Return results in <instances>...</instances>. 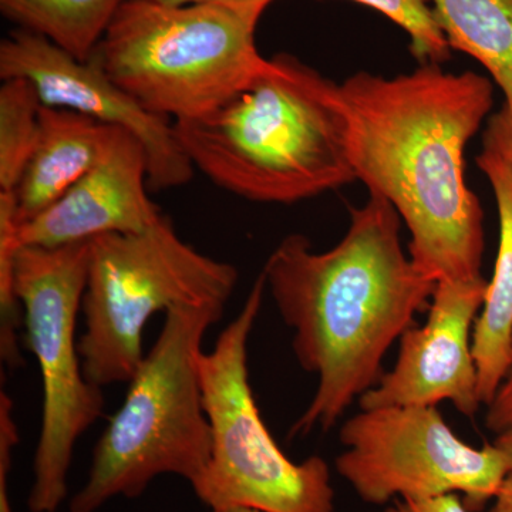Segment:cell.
Returning a JSON list of instances; mask_svg holds the SVG:
<instances>
[{
  "instance_id": "6da1fadb",
  "label": "cell",
  "mask_w": 512,
  "mask_h": 512,
  "mask_svg": "<svg viewBox=\"0 0 512 512\" xmlns=\"http://www.w3.org/2000/svg\"><path fill=\"white\" fill-rule=\"evenodd\" d=\"M350 163L409 228V256L434 282L481 276L484 214L464 151L493 109V84L423 63L409 74L359 72L339 84Z\"/></svg>"
},
{
  "instance_id": "7a4b0ae2",
  "label": "cell",
  "mask_w": 512,
  "mask_h": 512,
  "mask_svg": "<svg viewBox=\"0 0 512 512\" xmlns=\"http://www.w3.org/2000/svg\"><path fill=\"white\" fill-rule=\"evenodd\" d=\"M400 228L393 205L369 192L362 207L350 208L335 247L315 252L308 238L292 234L266 259L265 285L293 330L299 366L318 376L289 439L332 429L376 386L384 356L431 301L436 282L404 254Z\"/></svg>"
},
{
  "instance_id": "3957f363",
  "label": "cell",
  "mask_w": 512,
  "mask_h": 512,
  "mask_svg": "<svg viewBox=\"0 0 512 512\" xmlns=\"http://www.w3.org/2000/svg\"><path fill=\"white\" fill-rule=\"evenodd\" d=\"M174 127L192 165L245 200L293 204L356 181L339 84L295 56L265 59L217 109Z\"/></svg>"
},
{
  "instance_id": "277c9868",
  "label": "cell",
  "mask_w": 512,
  "mask_h": 512,
  "mask_svg": "<svg viewBox=\"0 0 512 512\" xmlns=\"http://www.w3.org/2000/svg\"><path fill=\"white\" fill-rule=\"evenodd\" d=\"M218 302L174 306L157 342L128 382L124 402L93 451L86 483L70 512H97L114 498H137L157 477L191 487L210 463V420L202 403V339L224 315Z\"/></svg>"
},
{
  "instance_id": "5b68a950",
  "label": "cell",
  "mask_w": 512,
  "mask_h": 512,
  "mask_svg": "<svg viewBox=\"0 0 512 512\" xmlns=\"http://www.w3.org/2000/svg\"><path fill=\"white\" fill-rule=\"evenodd\" d=\"M261 16L214 3L126 0L92 59L147 110L197 119L261 69L266 57L255 43Z\"/></svg>"
},
{
  "instance_id": "8992f818",
  "label": "cell",
  "mask_w": 512,
  "mask_h": 512,
  "mask_svg": "<svg viewBox=\"0 0 512 512\" xmlns=\"http://www.w3.org/2000/svg\"><path fill=\"white\" fill-rule=\"evenodd\" d=\"M237 282L234 265L192 248L165 215L144 231L90 239L79 339L84 376L100 389L130 382L146 356L148 320L174 306L227 305Z\"/></svg>"
},
{
  "instance_id": "52a82bcc",
  "label": "cell",
  "mask_w": 512,
  "mask_h": 512,
  "mask_svg": "<svg viewBox=\"0 0 512 512\" xmlns=\"http://www.w3.org/2000/svg\"><path fill=\"white\" fill-rule=\"evenodd\" d=\"M266 285L256 278L237 318L222 330L211 352L198 359L202 403L210 420V463L192 485L211 511L335 512L328 463L311 456L295 463L272 437L249 383L248 340Z\"/></svg>"
},
{
  "instance_id": "ba28073f",
  "label": "cell",
  "mask_w": 512,
  "mask_h": 512,
  "mask_svg": "<svg viewBox=\"0 0 512 512\" xmlns=\"http://www.w3.org/2000/svg\"><path fill=\"white\" fill-rule=\"evenodd\" d=\"M89 256L90 239L53 248L22 245L16 258V293L43 386L30 512L59 510L77 440L103 413V393L84 376L74 338Z\"/></svg>"
},
{
  "instance_id": "9c48e42d",
  "label": "cell",
  "mask_w": 512,
  "mask_h": 512,
  "mask_svg": "<svg viewBox=\"0 0 512 512\" xmlns=\"http://www.w3.org/2000/svg\"><path fill=\"white\" fill-rule=\"evenodd\" d=\"M339 439L336 471L370 505L457 494L480 510L510 474L494 444L477 448L458 439L436 406L360 409Z\"/></svg>"
},
{
  "instance_id": "30bf717a",
  "label": "cell",
  "mask_w": 512,
  "mask_h": 512,
  "mask_svg": "<svg viewBox=\"0 0 512 512\" xmlns=\"http://www.w3.org/2000/svg\"><path fill=\"white\" fill-rule=\"evenodd\" d=\"M0 77L28 80L42 106L76 111L136 137L146 151L153 190L190 183L195 167L174 124L138 103L92 57L83 62L47 37L18 28L0 43Z\"/></svg>"
},
{
  "instance_id": "8fae6325",
  "label": "cell",
  "mask_w": 512,
  "mask_h": 512,
  "mask_svg": "<svg viewBox=\"0 0 512 512\" xmlns=\"http://www.w3.org/2000/svg\"><path fill=\"white\" fill-rule=\"evenodd\" d=\"M487 284L484 278L437 282L426 323L403 333L396 365L360 397V409L450 402L473 417L483 406L473 330Z\"/></svg>"
},
{
  "instance_id": "7c38bea8",
  "label": "cell",
  "mask_w": 512,
  "mask_h": 512,
  "mask_svg": "<svg viewBox=\"0 0 512 512\" xmlns=\"http://www.w3.org/2000/svg\"><path fill=\"white\" fill-rule=\"evenodd\" d=\"M148 161L136 137L113 128L100 160L52 207L20 225V242L62 247L151 227L161 212L148 198Z\"/></svg>"
},
{
  "instance_id": "4fadbf2b",
  "label": "cell",
  "mask_w": 512,
  "mask_h": 512,
  "mask_svg": "<svg viewBox=\"0 0 512 512\" xmlns=\"http://www.w3.org/2000/svg\"><path fill=\"white\" fill-rule=\"evenodd\" d=\"M113 128L76 111L40 107L35 147L13 190L22 224L52 207L92 170Z\"/></svg>"
},
{
  "instance_id": "5bb4252c",
  "label": "cell",
  "mask_w": 512,
  "mask_h": 512,
  "mask_svg": "<svg viewBox=\"0 0 512 512\" xmlns=\"http://www.w3.org/2000/svg\"><path fill=\"white\" fill-rule=\"evenodd\" d=\"M477 165L493 187L500 218V245L494 274L473 330L478 393L483 406L493 402L511 360L512 348V173L495 154L481 151Z\"/></svg>"
},
{
  "instance_id": "9a60e30c",
  "label": "cell",
  "mask_w": 512,
  "mask_h": 512,
  "mask_svg": "<svg viewBox=\"0 0 512 512\" xmlns=\"http://www.w3.org/2000/svg\"><path fill=\"white\" fill-rule=\"evenodd\" d=\"M451 50L483 64L512 109V0H430Z\"/></svg>"
},
{
  "instance_id": "2e32d148",
  "label": "cell",
  "mask_w": 512,
  "mask_h": 512,
  "mask_svg": "<svg viewBox=\"0 0 512 512\" xmlns=\"http://www.w3.org/2000/svg\"><path fill=\"white\" fill-rule=\"evenodd\" d=\"M126 0H0L20 29L47 37L79 60H89Z\"/></svg>"
},
{
  "instance_id": "e0dca14e",
  "label": "cell",
  "mask_w": 512,
  "mask_h": 512,
  "mask_svg": "<svg viewBox=\"0 0 512 512\" xmlns=\"http://www.w3.org/2000/svg\"><path fill=\"white\" fill-rule=\"evenodd\" d=\"M42 107L35 87L25 79L3 80L0 87V191H13L33 147Z\"/></svg>"
},
{
  "instance_id": "ac0fdd59",
  "label": "cell",
  "mask_w": 512,
  "mask_h": 512,
  "mask_svg": "<svg viewBox=\"0 0 512 512\" xmlns=\"http://www.w3.org/2000/svg\"><path fill=\"white\" fill-rule=\"evenodd\" d=\"M20 225L15 192L0 191V359L8 369L23 365L19 349L23 308L16 293V258L22 248Z\"/></svg>"
},
{
  "instance_id": "d6986e66",
  "label": "cell",
  "mask_w": 512,
  "mask_h": 512,
  "mask_svg": "<svg viewBox=\"0 0 512 512\" xmlns=\"http://www.w3.org/2000/svg\"><path fill=\"white\" fill-rule=\"evenodd\" d=\"M382 13L410 36V49L421 63L441 64L451 47L437 23L430 0H353Z\"/></svg>"
},
{
  "instance_id": "ffe728a7",
  "label": "cell",
  "mask_w": 512,
  "mask_h": 512,
  "mask_svg": "<svg viewBox=\"0 0 512 512\" xmlns=\"http://www.w3.org/2000/svg\"><path fill=\"white\" fill-rule=\"evenodd\" d=\"M19 430L13 419V402L5 390H0V512H13L9 494L13 448L18 446Z\"/></svg>"
},
{
  "instance_id": "44dd1931",
  "label": "cell",
  "mask_w": 512,
  "mask_h": 512,
  "mask_svg": "<svg viewBox=\"0 0 512 512\" xmlns=\"http://www.w3.org/2000/svg\"><path fill=\"white\" fill-rule=\"evenodd\" d=\"M483 144L485 151L495 154L512 173V109L505 106L490 116L485 127Z\"/></svg>"
},
{
  "instance_id": "7402d4cb",
  "label": "cell",
  "mask_w": 512,
  "mask_h": 512,
  "mask_svg": "<svg viewBox=\"0 0 512 512\" xmlns=\"http://www.w3.org/2000/svg\"><path fill=\"white\" fill-rule=\"evenodd\" d=\"M485 426L495 434L512 427V348L510 366L504 380L498 387L493 402L487 406Z\"/></svg>"
},
{
  "instance_id": "603a6c76",
  "label": "cell",
  "mask_w": 512,
  "mask_h": 512,
  "mask_svg": "<svg viewBox=\"0 0 512 512\" xmlns=\"http://www.w3.org/2000/svg\"><path fill=\"white\" fill-rule=\"evenodd\" d=\"M460 495L447 494L426 500L394 501L384 512H471Z\"/></svg>"
},
{
  "instance_id": "cb8c5ba5",
  "label": "cell",
  "mask_w": 512,
  "mask_h": 512,
  "mask_svg": "<svg viewBox=\"0 0 512 512\" xmlns=\"http://www.w3.org/2000/svg\"><path fill=\"white\" fill-rule=\"evenodd\" d=\"M158 2L170 3V5H198V3H214V5L231 6L249 12L262 13L275 0H158Z\"/></svg>"
},
{
  "instance_id": "d4e9b609",
  "label": "cell",
  "mask_w": 512,
  "mask_h": 512,
  "mask_svg": "<svg viewBox=\"0 0 512 512\" xmlns=\"http://www.w3.org/2000/svg\"><path fill=\"white\" fill-rule=\"evenodd\" d=\"M491 503L493 504L488 512H512V473L505 478Z\"/></svg>"
},
{
  "instance_id": "484cf974",
  "label": "cell",
  "mask_w": 512,
  "mask_h": 512,
  "mask_svg": "<svg viewBox=\"0 0 512 512\" xmlns=\"http://www.w3.org/2000/svg\"><path fill=\"white\" fill-rule=\"evenodd\" d=\"M493 444L503 453L505 461H507L508 471L512 473V427L498 433Z\"/></svg>"
},
{
  "instance_id": "4316f807",
  "label": "cell",
  "mask_w": 512,
  "mask_h": 512,
  "mask_svg": "<svg viewBox=\"0 0 512 512\" xmlns=\"http://www.w3.org/2000/svg\"><path fill=\"white\" fill-rule=\"evenodd\" d=\"M211 512H262L256 510H248V508H229V510H215Z\"/></svg>"
}]
</instances>
